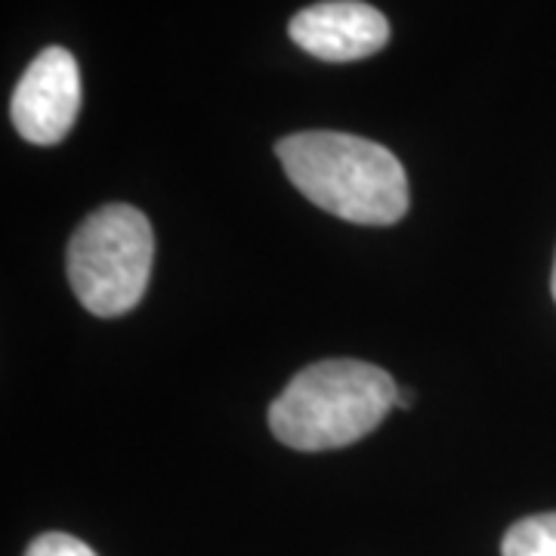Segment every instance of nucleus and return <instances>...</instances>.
Instances as JSON below:
<instances>
[{
  "label": "nucleus",
  "instance_id": "obj_1",
  "mask_svg": "<svg viewBox=\"0 0 556 556\" xmlns=\"http://www.w3.org/2000/svg\"><path fill=\"white\" fill-rule=\"evenodd\" d=\"M276 155L306 199L346 223L393 226L408 214L405 167L371 139L309 130L281 139Z\"/></svg>",
  "mask_w": 556,
  "mask_h": 556
},
{
  "label": "nucleus",
  "instance_id": "obj_2",
  "mask_svg": "<svg viewBox=\"0 0 556 556\" xmlns=\"http://www.w3.org/2000/svg\"><path fill=\"white\" fill-rule=\"evenodd\" d=\"M393 378L358 358L303 368L269 405V427L294 452H331L368 437L396 405Z\"/></svg>",
  "mask_w": 556,
  "mask_h": 556
},
{
  "label": "nucleus",
  "instance_id": "obj_3",
  "mask_svg": "<svg viewBox=\"0 0 556 556\" xmlns=\"http://www.w3.org/2000/svg\"><path fill=\"white\" fill-rule=\"evenodd\" d=\"M155 257V236L142 211L105 204L84 219L68 244V281L87 313L115 318L137 306Z\"/></svg>",
  "mask_w": 556,
  "mask_h": 556
},
{
  "label": "nucleus",
  "instance_id": "obj_4",
  "mask_svg": "<svg viewBox=\"0 0 556 556\" xmlns=\"http://www.w3.org/2000/svg\"><path fill=\"white\" fill-rule=\"evenodd\" d=\"M80 112V72L75 56L62 47L38 53L13 90L10 115L22 139L56 146L68 137Z\"/></svg>",
  "mask_w": 556,
  "mask_h": 556
},
{
  "label": "nucleus",
  "instance_id": "obj_5",
  "mask_svg": "<svg viewBox=\"0 0 556 556\" xmlns=\"http://www.w3.org/2000/svg\"><path fill=\"white\" fill-rule=\"evenodd\" d=\"M288 35L309 56L325 62H356L375 56L390 40V22L362 0H325L300 10Z\"/></svg>",
  "mask_w": 556,
  "mask_h": 556
},
{
  "label": "nucleus",
  "instance_id": "obj_6",
  "mask_svg": "<svg viewBox=\"0 0 556 556\" xmlns=\"http://www.w3.org/2000/svg\"><path fill=\"white\" fill-rule=\"evenodd\" d=\"M501 556H556V514H538L510 526Z\"/></svg>",
  "mask_w": 556,
  "mask_h": 556
},
{
  "label": "nucleus",
  "instance_id": "obj_7",
  "mask_svg": "<svg viewBox=\"0 0 556 556\" xmlns=\"http://www.w3.org/2000/svg\"><path fill=\"white\" fill-rule=\"evenodd\" d=\"M25 556H97L84 541L65 535V532H47L31 541Z\"/></svg>",
  "mask_w": 556,
  "mask_h": 556
},
{
  "label": "nucleus",
  "instance_id": "obj_8",
  "mask_svg": "<svg viewBox=\"0 0 556 556\" xmlns=\"http://www.w3.org/2000/svg\"><path fill=\"white\" fill-rule=\"evenodd\" d=\"M551 288H554V300H556V260H554V281H551Z\"/></svg>",
  "mask_w": 556,
  "mask_h": 556
}]
</instances>
